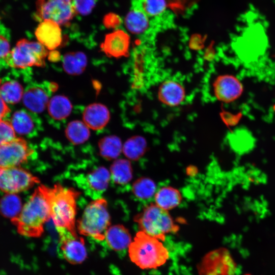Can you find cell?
Here are the masks:
<instances>
[{"label": "cell", "instance_id": "obj_1", "mask_svg": "<svg viewBox=\"0 0 275 275\" xmlns=\"http://www.w3.org/2000/svg\"><path fill=\"white\" fill-rule=\"evenodd\" d=\"M47 187L39 186L23 205L19 215L11 220L20 235L37 238L43 234L45 224L51 218Z\"/></svg>", "mask_w": 275, "mask_h": 275}, {"label": "cell", "instance_id": "obj_2", "mask_svg": "<svg viewBox=\"0 0 275 275\" xmlns=\"http://www.w3.org/2000/svg\"><path fill=\"white\" fill-rule=\"evenodd\" d=\"M79 193L60 184L47 187V195L50 206V217L56 228L66 229L76 234L75 216L76 200Z\"/></svg>", "mask_w": 275, "mask_h": 275}, {"label": "cell", "instance_id": "obj_3", "mask_svg": "<svg viewBox=\"0 0 275 275\" xmlns=\"http://www.w3.org/2000/svg\"><path fill=\"white\" fill-rule=\"evenodd\" d=\"M128 255L131 261L143 269L158 268L169 258L168 250L160 240L141 231L129 245Z\"/></svg>", "mask_w": 275, "mask_h": 275}, {"label": "cell", "instance_id": "obj_4", "mask_svg": "<svg viewBox=\"0 0 275 275\" xmlns=\"http://www.w3.org/2000/svg\"><path fill=\"white\" fill-rule=\"evenodd\" d=\"M110 224L107 202L100 198L94 200L86 206L77 221V229L81 235L103 240Z\"/></svg>", "mask_w": 275, "mask_h": 275}, {"label": "cell", "instance_id": "obj_5", "mask_svg": "<svg viewBox=\"0 0 275 275\" xmlns=\"http://www.w3.org/2000/svg\"><path fill=\"white\" fill-rule=\"evenodd\" d=\"M141 231L164 241L166 235L176 233L178 226L167 210L160 208L155 204H150L134 218Z\"/></svg>", "mask_w": 275, "mask_h": 275}, {"label": "cell", "instance_id": "obj_6", "mask_svg": "<svg viewBox=\"0 0 275 275\" xmlns=\"http://www.w3.org/2000/svg\"><path fill=\"white\" fill-rule=\"evenodd\" d=\"M71 177L87 195L96 200L106 190L111 175L103 166L86 163L73 168Z\"/></svg>", "mask_w": 275, "mask_h": 275}, {"label": "cell", "instance_id": "obj_7", "mask_svg": "<svg viewBox=\"0 0 275 275\" xmlns=\"http://www.w3.org/2000/svg\"><path fill=\"white\" fill-rule=\"evenodd\" d=\"M47 54V49L39 42L22 39L17 42L5 60L9 67L14 68L43 67Z\"/></svg>", "mask_w": 275, "mask_h": 275}, {"label": "cell", "instance_id": "obj_8", "mask_svg": "<svg viewBox=\"0 0 275 275\" xmlns=\"http://www.w3.org/2000/svg\"><path fill=\"white\" fill-rule=\"evenodd\" d=\"M36 18L52 20L59 25L68 24L76 14L72 0H37Z\"/></svg>", "mask_w": 275, "mask_h": 275}, {"label": "cell", "instance_id": "obj_9", "mask_svg": "<svg viewBox=\"0 0 275 275\" xmlns=\"http://www.w3.org/2000/svg\"><path fill=\"white\" fill-rule=\"evenodd\" d=\"M39 179L19 167H0V189L6 194H16L32 188Z\"/></svg>", "mask_w": 275, "mask_h": 275}, {"label": "cell", "instance_id": "obj_10", "mask_svg": "<svg viewBox=\"0 0 275 275\" xmlns=\"http://www.w3.org/2000/svg\"><path fill=\"white\" fill-rule=\"evenodd\" d=\"M236 266L229 251L221 248L206 254L198 267L199 275H233Z\"/></svg>", "mask_w": 275, "mask_h": 275}, {"label": "cell", "instance_id": "obj_11", "mask_svg": "<svg viewBox=\"0 0 275 275\" xmlns=\"http://www.w3.org/2000/svg\"><path fill=\"white\" fill-rule=\"evenodd\" d=\"M59 235V249L63 258L72 264L84 262L87 257V251L82 237L69 230L57 228Z\"/></svg>", "mask_w": 275, "mask_h": 275}, {"label": "cell", "instance_id": "obj_12", "mask_svg": "<svg viewBox=\"0 0 275 275\" xmlns=\"http://www.w3.org/2000/svg\"><path fill=\"white\" fill-rule=\"evenodd\" d=\"M33 152L24 139L16 138L0 146V167H19L28 160Z\"/></svg>", "mask_w": 275, "mask_h": 275}, {"label": "cell", "instance_id": "obj_13", "mask_svg": "<svg viewBox=\"0 0 275 275\" xmlns=\"http://www.w3.org/2000/svg\"><path fill=\"white\" fill-rule=\"evenodd\" d=\"M57 89L58 85L52 82L31 86L24 92L23 104L31 112L40 113L48 105L51 94Z\"/></svg>", "mask_w": 275, "mask_h": 275}, {"label": "cell", "instance_id": "obj_14", "mask_svg": "<svg viewBox=\"0 0 275 275\" xmlns=\"http://www.w3.org/2000/svg\"><path fill=\"white\" fill-rule=\"evenodd\" d=\"M213 90L214 96L218 100L230 102L241 94L242 86L234 76L224 74L218 76L214 79Z\"/></svg>", "mask_w": 275, "mask_h": 275}, {"label": "cell", "instance_id": "obj_15", "mask_svg": "<svg viewBox=\"0 0 275 275\" xmlns=\"http://www.w3.org/2000/svg\"><path fill=\"white\" fill-rule=\"evenodd\" d=\"M130 38L124 31L118 30L107 34L101 48L109 57L120 58L128 54Z\"/></svg>", "mask_w": 275, "mask_h": 275}, {"label": "cell", "instance_id": "obj_16", "mask_svg": "<svg viewBox=\"0 0 275 275\" xmlns=\"http://www.w3.org/2000/svg\"><path fill=\"white\" fill-rule=\"evenodd\" d=\"M15 133L32 136L40 130L41 123L35 113L20 109L13 113L10 121Z\"/></svg>", "mask_w": 275, "mask_h": 275}, {"label": "cell", "instance_id": "obj_17", "mask_svg": "<svg viewBox=\"0 0 275 275\" xmlns=\"http://www.w3.org/2000/svg\"><path fill=\"white\" fill-rule=\"evenodd\" d=\"M35 34L38 42L48 50H54L62 42L59 24L51 20L42 21L36 29Z\"/></svg>", "mask_w": 275, "mask_h": 275}, {"label": "cell", "instance_id": "obj_18", "mask_svg": "<svg viewBox=\"0 0 275 275\" xmlns=\"http://www.w3.org/2000/svg\"><path fill=\"white\" fill-rule=\"evenodd\" d=\"M84 123L93 130H98L103 128L110 118V114L107 107L101 103H93L88 105L82 115Z\"/></svg>", "mask_w": 275, "mask_h": 275}, {"label": "cell", "instance_id": "obj_19", "mask_svg": "<svg viewBox=\"0 0 275 275\" xmlns=\"http://www.w3.org/2000/svg\"><path fill=\"white\" fill-rule=\"evenodd\" d=\"M158 95L162 103L170 106H175L183 101L185 91L181 84L170 79L166 80L161 85Z\"/></svg>", "mask_w": 275, "mask_h": 275}, {"label": "cell", "instance_id": "obj_20", "mask_svg": "<svg viewBox=\"0 0 275 275\" xmlns=\"http://www.w3.org/2000/svg\"><path fill=\"white\" fill-rule=\"evenodd\" d=\"M105 239L108 245L115 251L126 249L132 242L128 230L122 225L109 227L106 232Z\"/></svg>", "mask_w": 275, "mask_h": 275}, {"label": "cell", "instance_id": "obj_21", "mask_svg": "<svg viewBox=\"0 0 275 275\" xmlns=\"http://www.w3.org/2000/svg\"><path fill=\"white\" fill-rule=\"evenodd\" d=\"M124 23L127 29L135 35L145 33L150 26V18L140 10L134 8L126 16Z\"/></svg>", "mask_w": 275, "mask_h": 275}, {"label": "cell", "instance_id": "obj_22", "mask_svg": "<svg viewBox=\"0 0 275 275\" xmlns=\"http://www.w3.org/2000/svg\"><path fill=\"white\" fill-rule=\"evenodd\" d=\"M72 106L69 99L64 95H56L49 101L47 110L51 118L56 121L65 120L71 114Z\"/></svg>", "mask_w": 275, "mask_h": 275}, {"label": "cell", "instance_id": "obj_23", "mask_svg": "<svg viewBox=\"0 0 275 275\" xmlns=\"http://www.w3.org/2000/svg\"><path fill=\"white\" fill-rule=\"evenodd\" d=\"M181 199L179 191L171 186L162 187L155 194V204L167 211L179 205Z\"/></svg>", "mask_w": 275, "mask_h": 275}, {"label": "cell", "instance_id": "obj_24", "mask_svg": "<svg viewBox=\"0 0 275 275\" xmlns=\"http://www.w3.org/2000/svg\"><path fill=\"white\" fill-rule=\"evenodd\" d=\"M87 58L81 51L66 53L63 57L64 70L71 75H78L85 70L87 65Z\"/></svg>", "mask_w": 275, "mask_h": 275}, {"label": "cell", "instance_id": "obj_25", "mask_svg": "<svg viewBox=\"0 0 275 275\" xmlns=\"http://www.w3.org/2000/svg\"><path fill=\"white\" fill-rule=\"evenodd\" d=\"M113 181L119 185H124L132 178V168L130 161L125 159L115 160L110 168Z\"/></svg>", "mask_w": 275, "mask_h": 275}, {"label": "cell", "instance_id": "obj_26", "mask_svg": "<svg viewBox=\"0 0 275 275\" xmlns=\"http://www.w3.org/2000/svg\"><path fill=\"white\" fill-rule=\"evenodd\" d=\"M24 91L22 85L14 79H0V95L6 103L14 104L22 98Z\"/></svg>", "mask_w": 275, "mask_h": 275}, {"label": "cell", "instance_id": "obj_27", "mask_svg": "<svg viewBox=\"0 0 275 275\" xmlns=\"http://www.w3.org/2000/svg\"><path fill=\"white\" fill-rule=\"evenodd\" d=\"M98 147L101 156L108 160L117 158L123 148L120 139L116 135L102 138L98 143Z\"/></svg>", "mask_w": 275, "mask_h": 275}, {"label": "cell", "instance_id": "obj_28", "mask_svg": "<svg viewBox=\"0 0 275 275\" xmlns=\"http://www.w3.org/2000/svg\"><path fill=\"white\" fill-rule=\"evenodd\" d=\"M22 207L21 200L16 194H6L0 200V213L10 220L19 215Z\"/></svg>", "mask_w": 275, "mask_h": 275}, {"label": "cell", "instance_id": "obj_29", "mask_svg": "<svg viewBox=\"0 0 275 275\" xmlns=\"http://www.w3.org/2000/svg\"><path fill=\"white\" fill-rule=\"evenodd\" d=\"M65 134L72 144L80 145L88 140L90 132L85 123L74 120L68 123L65 129Z\"/></svg>", "mask_w": 275, "mask_h": 275}, {"label": "cell", "instance_id": "obj_30", "mask_svg": "<svg viewBox=\"0 0 275 275\" xmlns=\"http://www.w3.org/2000/svg\"><path fill=\"white\" fill-rule=\"evenodd\" d=\"M166 0H134L132 8L140 10L150 18L161 17L167 9Z\"/></svg>", "mask_w": 275, "mask_h": 275}, {"label": "cell", "instance_id": "obj_31", "mask_svg": "<svg viewBox=\"0 0 275 275\" xmlns=\"http://www.w3.org/2000/svg\"><path fill=\"white\" fill-rule=\"evenodd\" d=\"M147 144L141 136H134L128 139L124 143L122 151L124 155L132 160H137L146 152Z\"/></svg>", "mask_w": 275, "mask_h": 275}, {"label": "cell", "instance_id": "obj_32", "mask_svg": "<svg viewBox=\"0 0 275 275\" xmlns=\"http://www.w3.org/2000/svg\"><path fill=\"white\" fill-rule=\"evenodd\" d=\"M156 186L155 182L150 178L142 177L133 182L132 193L138 198L147 200L152 198L156 193Z\"/></svg>", "mask_w": 275, "mask_h": 275}, {"label": "cell", "instance_id": "obj_33", "mask_svg": "<svg viewBox=\"0 0 275 275\" xmlns=\"http://www.w3.org/2000/svg\"><path fill=\"white\" fill-rule=\"evenodd\" d=\"M15 133L9 121L0 120V146L16 138Z\"/></svg>", "mask_w": 275, "mask_h": 275}, {"label": "cell", "instance_id": "obj_34", "mask_svg": "<svg viewBox=\"0 0 275 275\" xmlns=\"http://www.w3.org/2000/svg\"><path fill=\"white\" fill-rule=\"evenodd\" d=\"M96 0H72L76 14L86 15L90 14L96 4Z\"/></svg>", "mask_w": 275, "mask_h": 275}, {"label": "cell", "instance_id": "obj_35", "mask_svg": "<svg viewBox=\"0 0 275 275\" xmlns=\"http://www.w3.org/2000/svg\"><path fill=\"white\" fill-rule=\"evenodd\" d=\"M10 51L9 41L3 35H0V60L5 59Z\"/></svg>", "mask_w": 275, "mask_h": 275}, {"label": "cell", "instance_id": "obj_36", "mask_svg": "<svg viewBox=\"0 0 275 275\" xmlns=\"http://www.w3.org/2000/svg\"><path fill=\"white\" fill-rule=\"evenodd\" d=\"M104 24L107 28H115L120 24V19L116 15L109 14L104 18Z\"/></svg>", "mask_w": 275, "mask_h": 275}, {"label": "cell", "instance_id": "obj_37", "mask_svg": "<svg viewBox=\"0 0 275 275\" xmlns=\"http://www.w3.org/2000/svg\"><path fill=\"white\" fill-rule=\"evenodd\" d=\"M10 110L5 101L0 95V120L9 114Z\"/></svg>", "mask_w": 275, "mask_h": 275}, {"label": "cell", "instance_id": "obj_38", "mask_svg": "<svg viewBox=\"0 0 275 275\" xmlns=\"http://www.w3.org/2000/svg\"><path fill=\"white\" fill-rule=\"evenodd\" d=\"M48 59L53 62L59 61L60 59V53L56 50H52L49 53Z\"/></svg>", "mask_w": 275, "mask_h": 275}]
</instances>
